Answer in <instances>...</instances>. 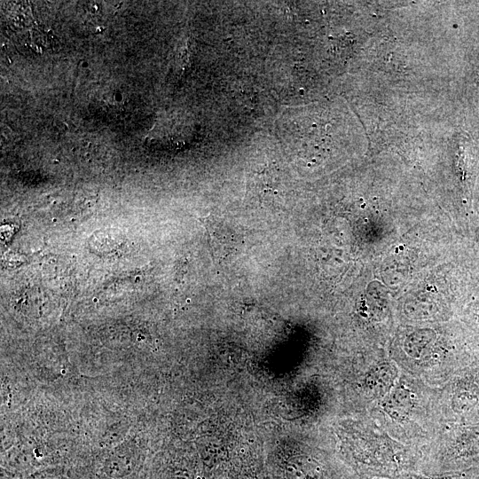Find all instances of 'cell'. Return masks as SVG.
Masks as SVG:
<instances>
[{"label": "cell", "instance_id": "6da1fadb", "mask_svg": "<svg viewBox=\"0 0 479 479\" xmlns=\"http://www.w3.org/2000/svg\"><path fill=\"white\" fill-rule=\"evenodd\" d=\"M406 479H462V478L459 476H444V477H435V478L413 476V477H409Z\"/></svg>", "mask_w": 479, "mask_h": 479}]
</instances>
